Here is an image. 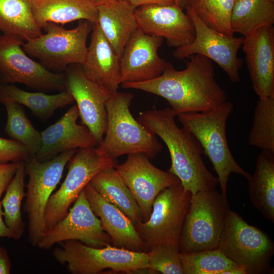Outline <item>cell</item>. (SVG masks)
I'll return each mask as SVG.
<instances>
[{
    "label": "cell",
    "mask_w": 274,
    "mask_h": 274,
    "mask_svg": "<svg viewBox=\"0 0 274 274\" xmlns=\"http://www.w3.org/2000/svg\"><path fill=\"white\" fill-rule=\"evenodd\" d=\"M189 58L183 70H177L167 62L159 77L147 81L123 83L121 86L164 98L175 116L208 112L225 103L226 94L216 80L212 61L200 54H193Z\"/></svg>",
    "instance_id": "6da1fadb"
},
{
    "label": "cell",
    "mask_w": 274,
    "mask_h": 274,
    "mask_svg": "<svg viewBox=\"0 0 274 274\" xmlns=\"http://www.w3.org/2000/svg\"><path fill=\"white\" fill-rule=\"evenodd\" d=\"M170 108L140 112L136 120L158 136L168 150L171 166L168 172L175 175L184 189L192 195L215 189L218 178L207 168L203 149L194 135L176 123Z\"/></svg>",
    "instance_id": "7a4b0ae2"
},
{
    "label": "cell",
    "mask_w": 274,
    "mask_h": 274,
    "mask_svg": "<svg viewBox=\"0 0 274 274\" xmlns=\"http://www.w3.org/2000/svg\"><path fill=\"white\" fill-rule=\"evenodd\" d=\"M233 109L231 102L226 101L208 112L184 113L177 116L184 128L192 134L201 145L203 154L213 164L217 174L222 194L227 197V188L231 173L244 177L251 175L236 161L228 146L226 126Z\"/></svg>",
    "instance_id": "3957f363"
},
{
    "label": "cell",
    "mask_w": 274,
    "mask_h": 274,
    "mask_svg": "<svg viewBox=\"0 0 274 274\" xmlns=\"http://www.w3.org/2000/svg\"><path fill=\"white\" fill-rule=\"evenodd\" d=\"M133 95L112 93L107 100V124L105 135L97 147L111 159L123 155L143 153L153 158L163 147L157 136L132 115L130 106Z\"/></svg>",
    "instance_id": "277c9868"
},
{
    "label": "cell",
    "mask_w": 274,
    "mask_h": 274,
    "mask_svg": "<svg viewBox=\"0 0 274 274\" xmlns=\"http://www.w3.org/2000/svg\"><path fill=\"white\" fill-rule=\"evenodd\" d=\"M53 255L73 274H97L104 270L139 273L149 267L147 252H135L112 245L93 247L76 240L59 243Z\"/></svg>",
    "instance_id": "5b68a950"
},
{
    "label": "cell",
    "mask_w": 274,
    "mask_h": 274,
    "mask_svg": "<svg viewBox=\"0 0 274 274\" xmlns=\"http://www.w3.org/2000/svg\"><path fill=\"white\" fill-rule=\"evenodd\" d=\"M218 248L243 266L247 274L273 273L271 261L274 244L269 235L249 224L237 213L228 210Z\"/></svg>",
    "instance_id": "8992f818"
},
{
    "label": "cell",
    "mask_w": 274,
    "mask_h": 274,
    "mask_svg": "<svg viewBox=\"0 0 274 274\" xmlns=\"http://www.w3.org/2000/svg\"><path fill=\"white\" fill-rule=\"evenodd\" d=\"M93 25L87 20H81L75 28L66 29L59 24L48 23L43 28L46 33L26 41L23 49L48 70L63 73L71 64L84 62L87 40Z\"/></svg>",
    "instance_id": "52a82bcc"
},
{
    "label": "cell",
    "mask_w": 274,
    "mask_h": 274,
    "mask_svg": "<svg viewBox=\"0 0 274 274\" xmlns=\"http://www.w3.org/2000/svg\"><path fill=\"white\" fill-rule=\"evenodd\" d=\"M229 209L227 197L215 189L192 195L181 236L180 253L217 248Z\"/></svg>",
    "instance_id": "ba28073f"
},
{
    "label": "cell",
    "mask_w": 274,
    "mask_h": 274,
    "mask_svg": "<svg viewBox=\"0 0 274 274\" xmlns=\"http://www.w3.org/2000/svg\"><path fill=\"white\" fill-rule=\"evenodd\" d=\"M192 195L180 182L162 191L154 200L148 219L134 224L147 252L159 245L179 249L186 216Z\"/></svg>",
    "instance_id": "9c48e42d"
},
{
    "label": "cell",
    "mask_w": 274,
    "mask_h": 274,
    "mask_svg": "<svg viewBox=\"0 0 274 274\" xmlns=\"http://www.w3.org/2000/svg\"><path fill=\"white\" fill-rule=\"evenodd\" d=\"M77 151H65L44 162L39 161L35 155H30L24 160L28 181L24 211L28 219L29 241L34 247L46 231L45 215L49 199L66 165Z\"/></svg>",
    "instance_id": "30bf717a"
},
{
    "label": "cell",
    "mask_w": 274,
    "mask_h": 274,
    "mask_svg": "<svg viewBox=\"0 0 274 274\" xmlns=\"http://www.w3.org/2000/svg\"><path fill=\"white\" fill-rule=\"evenodd\" d=\"M68 162L64 181L48 202L45 215L46 230L66 216L71 204L97 173L117 163L97 146L78 149Z\"/></svg>",
    "instance_id": "8fae6325"
},
{
    "label": "cell",
    "mask_w": 274,
    "mask_h": 274,
    "mask_svg": "<svg viewBox=\"0 0 274 274\" xmlns=\"http://www.w3.org/2000/svg\"><path fill=\"white\" fill-rule=\"evenodd\" d=\"M23 44L4 34L0 36V83H18L44 92L64 90V73L50 71L31 59L24 51Z\"/></svg>",
    "instance_id": "7c38bea8"
},
{
    "label": "cell",
    "mask_w": 274,
    "mask_h": 274,
    "mask_svg": "<svg viewBox=\"0 0 274 274\" xmlns=\"http://www.w3.org/2000/svg\"><path fill=\"white\" fill-rule=\"evenodd\" d=\"M185 8L195 26V38L189 45L176 48L173 56L183 60L193 54L201 55L215 62L233 83L240 82L243 60L238 57L237 53L242 46L244 37L221 33L207 26L190 8Z\"/></svg>",
    "instance_id": "4fadbf2b"
},
{
    "label": "cell",
    "mask_w": 274,
    "mask_h": 274,
    "mask_svg": "<svg viewBox=\"0 0 274 274\" xmlns=\"http://www.w3.org/2000/svg\"><path fill=\"white\" fill-rule=\"evenodd\" d=\"M69 240L78 241L93 247L113 246L110 237L91 209L84 189L66 216L44 232L37 247L49 250L57 243Z\"/></svg>",
    "instance_id": "5bb4252c"
},
{
    "label": "cell",
    "mask_w": 274,
    "mask_h": 274,
    "mask_svg": "<svg viewBox=\"0 0 274 274\" xmlns=\"http://www.w3.org/2000/svg\"><path fill=\"white\" fill-rule=\"evenodd\" d=\"M149 159L143 153L130 154L123 163L114 166L138 203L144 221L149 218L157 195L180 182L174 174L155 166Z\"/></svg>",
    "instance_id": "9a60e30c"
},
{
    "label": "cell",
    "mask_w": 274,
    "mask_h": 274,
    "mask_svg": "<svg viewBox=\"0 0 274 274\" xmlns=\"http://www.w3.org/2000/svg\"><path fill=\"white\" fill-rule=\"evenodd\" d=\"M64 73V89L76 103L82 124L89 128L98 145L106 130V104L112 93L89 79L80 64H71Z\"/></svg>",
    "instance_id": "2e32d148"
},
{
    "label": "cell",
    "mask_w": 274,
    "mask_h": 274,
    "mask_svg": "<svg viewBox=\"0 0 274 274\" xmlns=\"http://www.w3.org/2000/svg\"><path fill=\"white\" fill-rule=\"evenodd\" d=\"M139 27L145 33L161 37L170 47L191 44L195 36L193 21L179 5H150L135 9Z\"/></svg>",
    "instance_id": "e0dca14e"
},
{
    "label": "cell",
    "mask_w": 274,
    "mask_h": 274,
    "mask_svg": "<svg viewBox=\"0 0 274 274\" xmlns=\"http://www.w3.org/2000/svg\"><path fill=\"white\" fill-rule=\"evenodd\" d=\"M164 39L145 33L139 27L120 57V84L154 79L164 71L167 62L158 53Z\"/></svg>",
    "instance_id": "ac0fdd59"
},
{
    "label": "cell",
    "mask_w": 274,
    "mask_h": 274,
    "mask_svg": "<svg viewBox=\"0 0 274 274\" xmlns=\"http://www.w3.org/2000/svg\"><path fill=\"white\" fill-rule=\"evenodd\" d=\"M252 86L259 98L274 97V27L267 25L244 37L242 44Z\"/></svg>",
    "instance_id": "d6986e66"
},
{
    "label": "cell",
    "mask_w": 274,
    "mask_h": 274,
    "mask_svg": "<svg viewBox=\"0 0 274 274\" xmlns=\"http://www.w3.org/2000/svg\"><path fill=\"white\" fill-rule=\"evenodd\" d=\"M79 117L77 107L73 105L55 123L40 132L41 144L35 155L39 161L49 160L65 151L98 145L89 128L77 123Z\"/></svg>",
    "instance_id": "ffe728a7"
},
{
    "label": "cell",
    "mask_w": 274,
    "mask_h": 274,
    "mask_svg": "<svg viewBox=\"0 0 274 274\" xmlns=\"http://www.w3.org/2000/svg\"><path fill=\"white\" fill-rule=\"evenodd\" d=\"M90 207L100 221L113 246L146 252V246L131 220L119 209L105 200L89 183L84 188Z\"/></svg>",
    "instance_id": "44dd1931"
},
{
    "label": "cell",
    "mask_w": 274,
    "mask_h": 274,
    "mask_svg": "<svg viewBox=\"0 0 274 274\" xmlns=\"http://www.w3.org/2000/svg\"><path fill=\"white\" fill-rule=\"evenodd\" d=\"M120 56L102 33L97 22L93 25L84 62L85 75L109 92L118 91L120 84Z\"/></svg>",
    "instance_id": "7402d4cb"
},
{
    "label": "cell",
    "mask_w": 274,
    "mask_h": 274,
    "mask_svg": "<svg viewBox=\"0 0 274 274\" xmlns=\"http://www.w3.org/2000/svg\"><path fill=\"white\" fill-rule=\"evenodd\" d=\"M96 6L97 23L116 53L121 57L125 45L139 28L135 8L125 0H112Z\"/></svg>",
    "instance_id": "603a6c76"
},
{
    "label": "cell",
    "mask_w": 274,
    "mask_h": 274,
    "mask_svg": "<svg viewBox=\"0 0 274 274\" xmlns=\"http://www.w3.org/2000/svg\"><path fill=\"white\" fill-rule=\"evenodd\" d=\"M35 19L42 29L48 23L64 24L85 20L97 22V6L89 0H28Z\"/></svg>",
    "instance_id": "cb8c5ba5"
},
{
    "label": "cell",
    "mask_w": 274,
    "mask_h": 274,
    "mask_svg": "<svg viewBox=\"0 0 274 274\" xmlns=\"http://www.w3.org/2000/svg\"><path fill=\"white\" fill-rule=\"evenodd\" d=\"M12 101L28 108L31 114L45 121L58 109L73 104L75 101L71 94L65 89L55 94L44 92H28L12 84L0 83V102Z\"/></svg>",
    "instance_id": "d4e9b609"
},
{
    "label": "cell",
    "mask_w": 274,
    "mask_h": 274,
    "mask_svg": "<svg viewBox=\"0 0 274 274\" xmlns=\"http://www.w3.org/2000/svg\"><path fill=\"white\" fill-rule=\"evenodd\" d=\"M115 164L105 167L93 178L90 183L105 200L119 209L134 224L143 222L139 206L115 169Z\"/></svg>",
    "instance_id": "484cf974"
},
{
    "label": "cell",
    "mask_w": 274,
    "mask_h": 274,
    "mask_svg": "<svg viewBox=\"0 0 274 274\" xmlns=\"http://www.w3.org/2000/svg\"><path fill=\"white\" fill-rule=\"evenodd\" d=\"M248 181V194L253 206L274 223V153L261 151L254 172Z\"/></svg>",
    "instance_id": "4316f807"
},
{
    "label": "cell",
    "mask_w": 274,
    "mask_h": 274,
    "mask_svg": "<svg viewBox=\"0 0 274 274\" xmlns=\"http://www.w3.org/2000/svg\"><path fill=\"white\" fill-rule=\"evenodd\" d=\"M0 30L23 42L42 34L28 0H0Z\"/></svg>",
    "instance_id": "83f0119b"
},
{
    "label": "cell",
    "mask_w": 274,
    "mask_h": 274,
    "mask_svg": "<svg viewBox=\"0 0 274 274\" xmlns=\"http://www.w3.org/2000/svg\"><path fill=\"white\" fill-rule=\"evenodd\" d=\"M274 24V0H235L231 16L233 33L246 37Z\"/></svg>",
    "instance_id": "f1b7e54d"
},
{
    "label": "cell",
    "mask_w": 274,
    "mask_h": 274,
    "mask_svg": "<svg viewBox=\"0 0 274 274\" xmlns=\"http://www.w3.org/2000/svg\"><path fill=\"white\" fill-rule=\"evenodd\" d=\"M184 274H247L245 269L226 256L218 248L181 253Z\"/></svg>",
    "instance_id": "f546056e"
},
{
    "label": "cell",
    "mask_w": 274,
    "mask_h": 274,
    "mask_svg": "<svg viewBox=\"0 0 274 274\" xmlns=\"http://www.w3.org/2000/svg\"><path fill=\"white\" fill-rule=\"evenodd\" d=\"M25 175L24 161H22L1 201L4 221L13 233V238L16 240L23 235L25 226L21 213L22 201L26 196L24 192Z\"/></svg>",
    "instance_id": "4dcf8cb0"
},
{
    "label": "cell",
    "mask_w": 274,
    "mask_h": 274,
    "mask_svg": "<svg viewBox=\"0 0 274 274\" xmlns=\"http://www.w3.org/2000/svg\"><path fill=\"white\" fill-rule=\"evenodd\" d=\"M2 104L7 112L6 133L10 139L26 148L30 155H35L41 146V132L30 122L24 106L12 101H6Z\"/></svg>",
    "instance_id": "1f68e13d"
},
{
    "label": "cell",
    "mask_w": 274,
    "mask_h": 274,
    "mask_svg": "<svg viewBox=\"0 0 274 274\" xmlns=\"http://www.w3.org/2000/svg\"><path fill=\"white\" fill-rule=\"evenodd\" d=\"M248 142L250 146L274 153V97L259 98Z\"/></svg>",
    "instance_id": "d6a6232c"
},
{
    "label": "cell",
    "mask_w": 274,
    "mask_h": 274,
    "mask_svg": "<svg viewBox=\"0 0 274 274\" xmlns=\"http://www.w3.org/2000/svg\"><path fill=\"white\" fill-rule=\"evenodd\" d=\"M235 0H196L190 8L207 26L227 36H234L231 16Z\"/></svg>",
    "instance_id": "836d02e7"
},
{
    "label": "cell",
    "mask_w": 274,
    "mask_h": 274,
    "mask_svg": "<svg viewBox=\"0 0 274 274\" xmlns=\"http://www.w3.org/2000/svg\"><path fill=\"white\" fill-rule=\"evenodd\" d=\"M149 267L157 273L184 274L179 249L170 245H159L147 252Z\"/></svg>",
    "instance_id": "e575fe53"
},
{
    "label": "cell",
    "mask_w": 274,
    "mask_h": 274,
    "mask_svg": "<svg viewBox=\"0 0 274 274\" xmlns=\"http://www.w3.org/2000/svg\"><path fill=\"white\" fill-rule=\"evenodd\" d=\"M29 155L28 150L22 145L0 137V163L24 161Z\"/></svg>",
    "instance_id": "d590c367"
},
{
    "label": "cell",
    "mask_w": 274,
    "mask_h": 274,
    "mask_svg": "<svg viewBox=\"0 0 274 274\" xmlns=\"http://www.w3.org/2000/svg\"><path fill=\"white\" fill-rule=\"evenodd\" d=\"M19 163H0V198L14 177Z\"/></svg>",
    "instance_id": "8d00e7d4"
},
{
    "label": "cell",
    "mask_w": 274,
    "mask_h": 274,
    "mask_svg": "<svg viewBox=\"0 0 274 274\" xmlns=\"http://www.w3.org/2000/svg\"><path fill=\"white\" fill-rule=\"evenodd\" d=\"M134 8L150 5H179L182 8L185 5L182 0H125Z\"/></svg>",
    "instance_id": "74e56055"
},
{
    "label": "cell",
    "mask_w": 274,
    "mask_h": 274,
    "mask_svg": "<svg viewBox=\"0 0 274 274\" xmlns=\"http://www.w3.org/2000/svg\"><path fill=\"white\" fill-rule=\"evenodd\" d=\"M11 262L6 249L0 246V274H9L11 270Z\"/></svg>",
    "instance_id": "f35d334b"
},
{
    "label": "cell",
    "mask_w": 274,
    "mask_h": 274,
    "mask_svg": "<svg viewBox=\"0 0 274 274\" xmlns=\"http://www.w3.org/2000/svg\"><path fill=\"white\" fill-rule=\"evenodd\" d=\"M4 213L1 201H0V237H6L13 238V234L10 229L6 225L3 219Z\"/></svg>",
    "instance_id": "ab89813d"
},
{
    "label": "cell",
    "mask_w": 274,
    "mask_h": 274,
    "mask_svg": "<svg viewBox=\"0 0 274 274\" xmlns=\"http://www.w3.org/2000/svg\"><path fill=\"white\" fill-rule=\"evenodd\" d=\"M96 6L101 5L112 0H89Z\"/></svg>",
    "instance_id": "60d3db41"
},
{
    "label": "cell",
    "mask_w": 274,
    "mask_h": 274,
    "mask_svg": "<svg viewBox=\"0 0 274 274\" xmlns=\"http://www.w3.org/2000/svg\"><path fill=\"white\" fill-rule=\"evenodd\" d=\"M186 1V7H191L195 2L196 0H185Z\"/></svg>",
    "instance_id": "b9f144b4"
},
{
    "label": "cell",
    "mask_w": 274,
    "mask_h": 274,
    "mask_svg": "<svg viewBox=\"0 0 274 274\" xmlns=\"http://www.w3.org/2000/svg\"><path fill=\"white\" fill-rule=\"evenodd\" d=\"M182 1H183V3H184V4L185 5V7H186V1H185V0H182Z\"/></svg>",
    "instance_id": "7bdbcfd3"
}]
</instances>
